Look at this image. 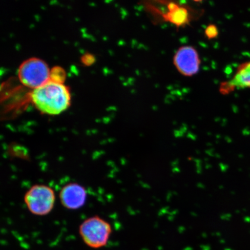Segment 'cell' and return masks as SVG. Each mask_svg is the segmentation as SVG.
I'll list each match as a JSON object with an SVG mask.
<instances>
[{
  "mask_svg": "<svg viewBox=\"0 0 250 250\" xmlns=\"http://www.w3.org/2000/svg\"><path fill=\"white\" fill-rule=\"evenodd\" d=\"M30 98L39 111L49 115L60 114L70 105L69 89L63 83L52 80L33 89Z\"/></svg>",
  "mask_w": 250,
  "mask_h": 250,
  "instance_id": "obj_1",
  "label": "cell"
},
{
  "mask_svg": "<svg viewBox=\"0 0 250 250\" xmlns=\"http://www.w3.org/2000/svg\"><path fill=\"white\" fill-rule=\"evenodd\" d=\"M146 10L154 18L175 25L177 28L190 23L195 16L193 9L187 5L173 1H155L154 4L146 5Z\"/></svg>",
  "mask_w": 250,
  "mask_h": 250,
  "instance_id": "obj_2",
  "label": "cell"
},
{
  "mask_svg": "<svg viewBox=\"0 0 250 250\" xmlns=\"http://www.w3.org/2000/svg\"><path fill=\"white\" fill-rule=\"evenodd\" d=\"M79 233L86 245L92 249H101L107 245L112 233L111 225L99 216L86 219L80 225Z\"/></svg>",
  "mask_w": 250,
  "mask_h": 250,
  "instance_id": "obj_3",
  "label": "cell"
},
{
  "mask_svg": "<svg viewBox=\"0 0 250 250\" xmlns=\"http://www.w3.org/2000/svg\"><path fill=\"white\" fill-rule=\"evenodd\" d=\"M51 70L42 59L31 58L21 64L18 70L19 79L30 88L36 89L51 80Z\"/></svg>",
  "mask_w": 250,
  "mask_h": 250,
  "instance_id": "obj_4",
  "label": "cell"
},
{
  "mask_svg": "<svg viewBox=\"0 0 250 250\" xmlns=\"http://www.w3.org/2000/svg\"><path fill=\"white\" fill-rule=\"evenodd\" d=\"M24 201L31 213L43 216L49 214L54 208L55 194L52 188L38 184L27 190Z\"/></svg>",
  "mask_w": 250,
  "mask_h": 250,
  "instance_id": "obj_5",
  "label": "cell"
},
{
  "mask_svg": "<svg viewBox=\"0 0 250 250\" xmlns=\"http://www.w3.org/2000/svg\"><path fill=\"white\" fill-rule=\"evenodd\" d=\"M173 64L183 76L190 77L198 74L201 61L198 50L190 45L180 47L173 56Z\"/></svg>",
  "mask_w": 250,
  "mask_h": 250,
  "instance_id": "obj_6",
  "label": "cell"
},
{
  "mask_svg": "<svg viewBox=\"0 0 250 250\" xmlns=\"http://www.w3.org/2000/svg\"><path fill=\"white\" fill-rule=\"evenodd\" d=\"M59 198L65 208L76 210L85 204L87 198L86 190L79 184H68L62 188Z\"/></svg>",
  "mask_w": 250,
  "mask_h": 250,
  "instance_id": "obj_7",
  "label": "cell"
},
{
  "mask_svg": "<svg viewBox=\"0 0 250 250\" xmlns=\"http://www.w3.org/2000/svg\"><path fill=\"white\" fill-rule=\"evenodd\" d=\"M250 88V61L240 65L231 79L221 83L220 92L227 95L238 89Z\"/></svg>",
  "mask_w": 250,
  "mask_h": 250,
  "instance_id": "obj_8",
  "label": "cell"
},
{
  "mask_svg": "<svg viewBox=\"0 0 250 250\" xmlns=\"http://www.w3.org/2000/svg\"><path fill=\"white\" fill-rule=\"evenodd\" d=\"M64 76V71L61 70V68L56 67L55 69L51 70V80L63 83Z\"/></svg>",
  "mask_w": 250,
  "mask_h": 250,
  "instance_id": "obj_9",
  "label": "cell"
},
{
  "mask_svg": "<svg viewBox=\"0 0 250 250\" xmlns=\"http://www.w3.org/2000/svg\"><path fill=\"white\" fill-rule=\"evenodd\" d=\"M218 34L217 27L214 24H210L205 30V35L208 39L217 37Z\"/></svg>",
  "mask_w": 250,
  "mask_h": 250,
  "instance_id": "obj_10",
  "label": "cell"
}]
</instances>
